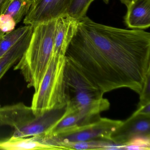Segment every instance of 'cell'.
<instances>
[{"mask_svg":"<svg viewBox=\"0 0 150 150\" xmlns=\"http://www.w3.org/2000/svg\"><path fill=\"white\" fill-rule=\"evenodd\" d=\"M33 26L26 25L5 34L0 40V57L17 42Z\"/></svg>","mask_w":150,"mask_h":150,"instance_id":"cell-15","label":"cell"},{"mask_svg":"<svg viewBox=\"0 0 150 150\" xmlns=\"http://www.w3.org/2000/svg\"><path fill=\"white\" fill-rule=\"evenodd\" d=\"M124 21L131 29L144 30L150 26V0H134L126 7Z\"/></svg>","mask_w":150,"mask_h":150,"instance_id":"cell-10","label":"cell"},{"mask_svg":"<svg viewBox=\"0 0 150 150\" xmlns=\"http://www.w3.org/2000/svg\"><path fill=\"white\" fill-rule=\"evenodd\" d=\"M65 64V56L52 55L45 74L32 98L30 108L35 116L66 106Z\"/></svg>","mask_w":150,"mask_h":150,"instance_id":"cell-4","label":"cell"},{"mask_svg":"<svg viewBox=\"0 0 150 150\" xmlns=\"http://www.w3.org/2000/svg\"><path fill=\"white\" fill-rule=\"evenodd\" d=\"M125 145H132L141 147L143 150H150V136L139 135L132 138Z\"/></svg>","mask_w":150,"mask_h":150,"instance_id":"cell-19","label":"cell"},{"mask_svg":"<svg viewBox=\"0 0 150 150\" xmlns=\"http://www.w3.org/2000/svg\"><path fill=\"white\" fill-rule=\"evenodd\" d=\"M65 57L103 93L128 88L140 94L150 74V34L97 23L86 16Z\"/></svg>","mask_w":150,"mask_h":150,"instance_id":"cell-1","label":"cell"},{"mask_svg":"<svg viewBox=\"0 0 150 150\" xmlns=\"http://www.w3.org/2000/svg\"><path fill=\"white\" fill-rule=\"evenodd\" d=\"M35 117L30 107L23 103L0 107V126L16 128Z\"/></svg>","mask_w":150,"mask_h":150,"instance_id":"cell-11","label":"cell"},{"mask_svg":"<svg viewBox=\"0 0 150 150\" xmlns=\"http://www.w3.org/2000/svg\"><path fill=\"white\" fill-rule=\"evenodd\" d=\"M64 74L66 108L78 113L82 125L98 120L110 106L104 93L66 57Z\"/></svg>","mask_w":150,"mask_h":150,"instance_id":"cell-2","label":"cell"},{"mask_svg":"<svg viewBox=\"0 0 150 150\" xmlns=\"http://www.w3.org/2000/svg\"><path fill=\"white\" fill-rule=\"evenodd\" d=\"M134 0H120L121 3L125 5L126 7L129 5Z\"/></svg>","mask_w":150,"mask_h":150,"instance_id":"cell-22","label":"cell"},{"mask_svg":"<svg viewBox=\"0 0 150 150\" xmlns=\"http://www.w3.org/2000/svg\"><path fill=\"white\" fill-rule=\"evenodd\" d=\"M123 122L100 117L88 124L80 125L71 131L57 137L48 136L50 144L56 150L60 149L62 144L95 139L111 141L112 134L122 124Z\"/></svg>","mask_w":150,"mask_h":150,"instance_id":"cell-5","label":"cell"},{"mask_svg":"<svg viewBox=\"0 0 150 150\" xmlns=\"http://www.w3.org/2000/svg\"><path fill=\"white\" fill-rule=\"evenodd\" d=\"M33 2V0H7L1 14L9 15L17 24L28 14Z\"/></svg>","mask_w":150,"mask_h":150,"instance_id":"cell-14","label":"cell"},{"mask_svg":"<svg viewBox=\"0 0 150 150\" xmlns=\"http://www.w3.org/2000/svg\"><path fill=\"white\" fill-rule=\"evenodd\" d=\"M79 20L67 14L56 19L52 55L65 56L78 29Z\"/></svg>","mask_w":150,"mask_h":150,"instance_id":"cell-9","label":"cell"},{"mask_svg":"<svg viewBox=\"0 0 150 150\" xmlns=\"http://www.w3.org/2000/svg\"><path fill=\"white\" fill-rule=\"evenodd\" d=\"M34 27L0 57V80L7 72L20 60L30 42Z\"/></svg>","mask_w":150,"mask_h":150,"instance_id":"cell-12","label":"cell"},{"mask_svg":"<svg viewBox=\"0 0 150 150\" xmlns=\"http://www.w3.org/2000/svg\"><path fill=\"white\" fill-rule=\"evenodd\" d=\"M5 33H4V32L1 31V30H0V40L1 39V38L3 37V36L5 35Z\"/></svg>","mask_w":150,"mask_h":150,"instance_id":"cell-23","label":"cell"},{"mask_svg":"<svg viewBox=\"0 0 150 150\" xmlns=\"http://www.w3.org/2000/svg\"><path fill=\"white\" fill-rule=\"evenodd\" d=\"M0 150H53L42 135L31 137H13L0 140Z\"/></svg>","mask_w":150,"mask_h":150,"instance_id":"cell-13","label":"cell"},{"mask_svg":"<svg viewBox=\"0 0 150 150\" xmlns=\"http://www.w3.org/2000/svg\"><path fill=\"white\" fill-rule=\"evenodd\" d=\"M113 143L109 140L95 139L88 141L67 143L61 144L60 149L74 150H103L105 146Z\"/></svg>","mask_w":150,"mask_h":150,"instance_id":"cell-16","label":"cell"},{"mask_svg":"<svg viewBox=\"0 0 150 150\" xmlns=\"http://www.w3.org/2000/svg\"><path fill=\"white\" fill-rule=\"evenodd\" d=\"M16 25L13 18L9 15L2 14L0 15V30L5 34L15 30Z\"/></svg>","mask_w":150,"mask_h":150,"instance_id":"cell-18","label":"cell"},{"mask_svg":"<svg viewBox=\"0 0 150 150\" xmlns=\"http://www.w3.org/2000/svg\"><path fill=\"white\" fill-rule=\"evenodd\" d=\"M62 108L52 110L35 116L28 122L15 128L12 137H27L46 134L61 118L65 110Z\"/></svg>","mask_w":150,"mask_h":150,"instance_id":"cell-7","label":"cell"},{"mask_svg":"<svg viewBox=\"0 0 150 150\" xmlns=\"http://www.w3.org/2000/svg\"><path fill=\"white\" fill-rule=\"evenodd\" d=\"M56 20L34 26L29 45L14 68L19 71L28 88L37 90L53 52Z\"/></svg>","mask_w":150,"mask_h":150,"instance_id":"cell-3","label":"cell"},{"mask_svg":"<svg viewBox=\"0 0 150 150\" xmlns=\"http://www.w3.org/2000/svg\"><path fill=\"white\" fill-rule=\"evenodd\" d=\"M150 74L147 77L144 88L140 95V102L139 105L150 102Z\"/></svg>","mask_w":150,"mask_h":150,"instance_id":"cell-20","label":"cell"},{"mask_svg":"<svg viewBox=\"0 0 150 150\" xmlns=\"http://www.w3.org/2000/svg\"><path fill=\"white\" fill-rule=\"evenodd\" d=\"M73 0H33V2L23 21L26 25L56 20L66 14Z\"/></svg>","mask_w":150,"mask_h":150,"instance_id":"cell-6","label":"cell"},{"mask_svg":"<svg viewBox=\"0 0 150 150\" xmlns=\"http://www.w3.org/2000/svg\"><path fill=\"white\" fill-rule=\"evenodd\" d=\"M95 0H73L66 14L77 20L86 16L90 5Z\"/></svg>","mask_w":150,"mask_h":150,"instance_id":"cell-17","label":"cell"},{"mask_svg":"<svg viewBox=\"0 0 150 150\" xmlns=\"http://www.w3.org/2000/svg\"><path fill=\"white\" fill-rule=\"evenodd\" d=\"M103 2H105V4H108L110 0H103Z\"/></svg>","mask_w":150,"mask_h":150,"instance_id":"cell-24","label":"cell"},{"mask_svg":"<svg viewBox=\"0 0 150 150\" xmlns=\"http://www.w3.org/2000/svg\"><path fill=\"white\" fill-rule=\"evenodd\" d=\"M139 135L150 136V115L135 112L112 134L111 141L125 145L132 138Z\"/></svg>","mask_w":150,"mask_h":150,"instance_id":"cell-8","label":"cell"},{"mask_svg":"<svg viewBox=\"0 0 150 150\" xmlns=\"http://www.w3.org/2000/svg\"><path fill=\"white\" fill-rule=\"evenodd\" d=\"M7 1V0H0V15L2 14L3 7Z\"/></svg>","mask_w":150,"mask_h":150,"instance_id":"cell-21","label":"cell"}]
</instances>
